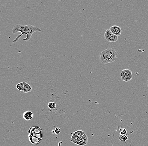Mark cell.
<instances>
[{
	"label": "cell",
	"mask_w": 148,
	"mask_h": 146,
	"mask_svg": "<svg viewBox=\"0 0 148 146\" xmlns=\"http://www.w3.org/2000/svg\"><path fill=\"white\" fill-rule=\"evenodd\" d=\"M42 30L39 27L31 25H16L14 27L12 30L13 34H16L20 32L21 34L18 35L12 41L13 43L17 42L23 35H26L27 38L23 39L25 41H28L31 39L32 35L35 32H42Z\"/></svg>",
	"instance_id": "6da1fadb"
},
{
	"label": "cell",
	"mask_w": 148,
	"mask_h": 146,
	"mask_svg": "<svg viewBox=\"0 0 148 146\" xmlns=\"http://www.w3.org/2000/svg\"><path fill=\"white\" fill-rule=\"evenodd\" d=\"M100 60L102 63H110L116 60L118 57L117 53L114 48H108L100 54Z\"/></svg>",
	"instance_id": "7a4b0ae2"
},
{
	"label": "cell",
	"mask_w": 148,
	"mask_h": 146,
	"mask_svg": "<svg viewBox=\"0 0 148 146\" xmlns=\"http://www.w3.org/2000/svg\"><path fill=\"white\" fill-rule=\"evenodd\" d=\"M120 75L121 80L125 82L130 81L133 78L132 71L129 69H124L121 71Z\"/></svg>",
	"instance_id": "3957f363"
},
{
	"label": "cell",
	"mask_w": 148,
	"mask_h": 146,
	"mask_svg": "<svg viewBox=\"0 0 148 146\" xmlns=\"http://www.w3.org/2000/svg\"><path fill=\"white\" fill-rule=\"evenodd\" d=\"M104 37L106 40L110 42H115L118 40V37L112 33L110 29L106 30L104 34Z\"/></svg>",
	"instance_id": "277c9868"
},
{
	"label": "cell",
	"mask_w": 148,
	"mask_h": 146,
	"mask_svg": "<svg viewBox=\"0 0 148 146\" xmlns=\"http://www.w3.org/2000/svg\"><path fill=\"white\" fill-rule=\"evenodd\" d=\"M85 134V133L83 131H76V132H74L73 135H72L71 141L73 142V141L76 140V139L81 138Z\"/></svg>",
	"instance_id": "5b68a950"
},
{
	"label": "cell",
	"mask_w": 148,
	"mask_h": 146,
	"mask_svg": "<svg viewBox=\"0 0 148 146\" xmlns=\"http://www.w3.org/2000/svg\"><path fill=\"white\" fill-rule=\"evenodd\" d=\"M110 29L112 33L118 37L120 36L122 33V30L121 27L118 26H113L111 27Z\"/></svg>",
	"instance_id": "8992f818"
},
{
	"label": "cell",
	"mask_w": 148,
	"mask_h": 146,
	"mask_svg": "<svg viewBox=\"0 0 148 146\" xmlns=\"http://www.w3.org/2000/svg\"><path fill=\"white\" fill-rule=\"evenodd\" d=\"M23 117L24 119L26 121H30L33 118V114L30 111H27L23 113Z\"/></svg>",
	"instance_id": "52a82bcc"
},
{
	"label": "cell",
	"mask_w": 148,
	"mask_h": 146,
	"mask_svg": "<svg viewBox=\"0 0 148 146\" xmlns=\"http://www.w3.org/2000/svg\"><path fill=\"white\" fill-rule=\"evenodd\" d=\"M23 83L24 84L23 91H24V93H29V92H31V91H32V87H31V86L25 81H24Z\"/></svg>",
	"instance_id": "ba28073f"
},
{
	"label": "cell",
	"mask_w": 148,
	"mask_h": 146,
	"mask_svg": "<svg viewBox=\"0 0 148 146\" xmlns=\"http://www.w3.org/2000/svg\"><path fill=\"white\" fill-rule=\"evenodd\" d=\"M16 89L20 91H23L24 90V84L23 83H20L16 84Z\"/></svg>",
	"instance_id": "9c48e42d"
},
{
	"label": "cell",
	"mask_w": 148,
	"mask_h": 146,
	"mask_svg": "<svg viewBox=\"0 0 148 146\" xmlns=\"http://www.w3.org/2000/svg\"><path fill=\"white\" fill-rule=\"evenodd\" d=\"M119 138V140L121 141H125L128 140V137L127 134L120 135Z\"/></svg>",
	"instance_id": "30bf717a"
},
{
	"label": "cell",
	"mask_w": 148,
	"mask_h": 146,
	"mask_svg": "<svg viewBox=\"0 0 148 146\" xmlns=\"http://www.w3.org/2000/svg\"><path fill=\"white\" fill-rule=\"evenodd\" d=\"M81 140H82L83 143H84V145H86L88 143V136L86 134H84L83 135L82 137L81 138Z\"/></svg>",
	"instance_id": "8fae6325"
},
{
	"label": "cell",
	"mask_w": 148,
	"mask_h": 146,
	"mask_svg": "<svg viewBox=\"0 0 148 146\" xmlns=\"http://www.w3.org/2000/svg\"><path fill=\"white\" fill-rule=\"evenodd\" d=\"M56 105V104L55 102H50L48 104V106L50 109L53 110V109H55Z\"/></svg>",
	"instance_id": "7c38bea8"
},
{
	"label": "cell",
	"mask_w": 148,
	"mask_h": 146,
	"mask_svg": "<svg viewBox=\"0 0 148 146\" xmlns=\"http://www.w3.org/2000/svg\"><path fill=\"white\" fill-rule=\"evenodd\" d=\"M119 133L120 135L127 134L126 129L125 128H121L119 130Z\"/></svg>",
	"instance_id": "4fadbf2b"
},
{
	"label": "cell",
	"mask_w": 148,
	"mask_h": 146,
	"mask_svg": "<svg viewBox=\"0 0 148 146\" xmlns=\"http://www.w3.org/2000/svg\"><path fill=\"white\" fill-rule=\"evenodd\" d=\"M55 132L56 134H59L60 132V129L59 128H56V129H55Z\"/></svg>",
	"instance_id": "5bb4252c"
},
{
	"label": "cell",
	"mask_w": 148,
	"mask_h": 146,
	"mask_svg": "<svg viewBox=\"0 0 148 146\" xmlns=\"http://www.w3.org/2000/svg\"><path fill=\"white\" fill-rule=\"evenodd\" d=\"M147 86L148 87V80L147 81Z\"/></svg>",
	"instance_id": "9a60e30c"
}]
</instances>
